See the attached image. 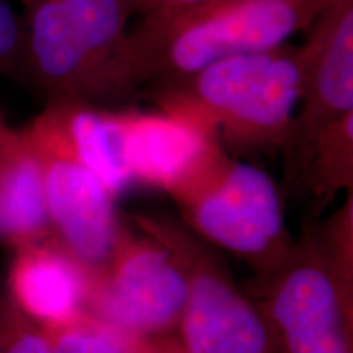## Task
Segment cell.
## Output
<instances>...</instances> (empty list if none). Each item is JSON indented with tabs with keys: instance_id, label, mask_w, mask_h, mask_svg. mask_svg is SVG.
<instances>
[{
	"instance_id": "1",
	"label": "cell",
	"mask_w": 353,
	"mask_h": 353,
	"mask_svg": "<svg viewBox=\"0 0 353 353\" xmlns=\"http://www.w3.org/2000/svg\"><path fill=\"white\" fill-rule=\"evenodd\" d=\"M334 0H208L141 17L126 33L118 97L180 81L232 56L283 46Z\"/></svg>"
},
{
	"instance_id": "2",
	"label": "cell",
	"mask_w": 353,
	"mask_h": 353,
	"mask_svg": "<svg viewBox=\"0 0 353 353\" xmlns=\"http://www.w3.org/2000/svg\"><path fill=\"white\" fill-rule=\"evenodd\" d=\"M298 48L232 56L180 81L157 85L162 113L200 128L239 151H281L296 114Z\"/></svg>"
},
{
	"instance_id": "3",
	"label": "cell",
	"mask_w": 353,
	"mask_h": 353,
	"mask_svg": "<svg viewBox=\"0 0 353 353\" xmlns=\"http://www.w3.org/2000/svg\"><path fill=\"white\" fill-rule=\"evenodd\" d=\"M23 23L25 74L50 100L118 97L130 0H32Z\"/></svg>"
},
{
	"instance_id": "4",
	"label": "cell",
	"mask_w": 353,
	"mask_h": 353,
	"mask_svg": "<svg viewBox=\"0 0 353 353\" xmlns=\"http://www.w3.org/2000/svg\"><path fill=\"white\" fill-rule=\"evenodd\" d=\"M136 229L174 254L185 278L176 337L187 353H278L257 303L237 285L216 247L185 224L156 214H134Z\"/></svg>"
},
{
	"instance_id": "5",
	"label": "cell",
	"mask_w": 353,
	"mask_h": 353,
	"mask_svg": "<svg viewBox=\"0 0 353 353\" xmlns=\"http://www.w3.org/2000/svg\"><path fill=\"white\" fill-rule=\"evenodd\" d=\"M174 201L190 231L239 257L254 275L276 268L296 242L286 226L283 196L272 176L228 152Z\"/></svg>"
},
{
	"instance_id": "6",
	"label": "cell",
	"mask_w": 353,
	"mask_h": 353,
	"mask_svg": "<svg viewBox=\"0 0 353 353\" xmlns=\"http://www.w3.org/2000/svg\"><path fill=\"white\" fill-rule=\"evenodd\" d=\"M244 290L278 353H353V278L330 263L306 228L288 257Z\"/></svg>"
},
{
	"instance_id": "7",
	"label": "cell",
	"mask_w": 353,
	"mask_h": 353,
	"mask_svg": "<svg viewBox=\"0 0 353 353\" xmlns=\"http://www.w3.org/2000/svg\"><path fill=\"white\" fill-rule=\"evenodd\" d=\"M185 293L174 254L125 224L103 267L90 272L87 311L132 335L176 334Z\"/></svg>"
},
{
	"instance_id": "8",
	"label": "cell",
	"mask_w": 353,
	"mask_h": 353,
	"mask_svg": "<svg viewBox=\"0 0 353 353\" xmlns=\"http://www.w3.org/2000/svg\"><path fill=\"white\" fill-rule=\"evenodd\" d=\"M41 169L44 203L52 237L88 272L99 270L112 254L125 224L114 196L97 176L59 144L26 126Z\"/></svg>"
},
{
	"instance_id": "9",
	"label": "cell",
	"mask_w": 353,
	"mask_h": 353,
	"mask_svg": "<svg viewBox=\"0 0 353 353\" xmlns=\"http://www.w3.org/2000/svg\"><path fill=\"white\" fill-rule=\"evenodd\" d=\"M298 48L301 88L285 161L321 130L353 113V0H334L309 26Z\"/></svg>"
},
{
	"instance_id": "10",
	"label": "cell",
	"mask_w": 353,
	"mask_h": 353,
	"mask_svg": "<svg viewBox=\"0 0 353 353\" xmlns=\"http://www.w3.org/2000/svg\"><path fill=\"white\" fill-rule=\"evenodd\" d=\"M123 159L131 183L165 190L174 198L226 154L208 132L167 113H118Z\"/></svg>"
},
{
	"instance_id": "11",
	"label": "cell",
	"mask_w": 353,
	"mask_h": 353,
	"mask_svg": "<svg viewBox=\"0 0 353 353\" xmlns=\"http://www.w3.org/2000/svg\"><path fill=\"white\" fill-rule=\"evenodd\" d=\"M13 250L7 296L25 316L51 327L87 311L90 272L54 237Z\"/></svg>"
},
{
	"instance_id": "12",
	"label": "cell",
	"mask_w": 353,
	"mask_h": 353,
	"mask_svg": "<svg viewBox=\"0 0 353 353\" xmlns=\"http://www.w3.org/2000/svg\"><path fill=\"white\" fill-rule=\"evenodd\" d=\"M28 126L77 159L114 198L131 185L118 113L103 112L87 101L50 100Z\"/></svg>"
},
{
	"instance_id": "13",
	"label": "cell",
	"mask_w": 353,
	"mask_h": 353,
	"mask_svg": "<svg viewBox=\"0 0 353 353\" xmlns=\"http://www.w3.org/2000/svg\"><path fill=\"white\" fill-rule=\"evenodd\" d=\"M52 237L41 169L23 131L0 154V244L13 249Z\"/></svg>"
},
{
	"instance_id": "14",
	"label": "cell",
	"mask_w": 353,
	"mask_h": 353,
	"mask_svg": "<svg viewBox=\"0 0 353 353\" xmlns=\"http://www.w3.org/2000/svg\"><path fill=\"white\" fill-rule=\"evenodd\" d=\"M285 187L309 198L312 219L339 193L353 192V113L325 126L286 159Z\"/></svg>"
},
{
	"instance_id": "15",
	"label": "cell",
	"mask_w": 353,
	"mask_h": 353,
	"mask_svg": "<svg viewBox=\"0 0 353 353\" xmlns=\"http://www.w3.org/2000/svg\"><path fill=\"white\" fill-rule=\"evenodd\" d=\"M43 329L52 353H130L131 334L88 311L64 324Z\"/></svg>"
},
{
	"instance_id": "16",
	"label": "cell",
	"mask_w": 353,
	"mask_h": 353,
	"mask_svg": "<svg viewBox=\"0 0 353 353\" xmlns=\"http://www.w3.org/2000/svg\"><path fill=\"white\" fill-rule=\"evenodd\" d=\"M0 353H52L41 325L25 316L8 296H0Z\"/></svg>"
},
{
	"instance_id": "17",
	"label": "cell",
	"mask_w": 353,
	"mask_h": 353,
	"mask_svg": "<svg viewBox=\"0 0 353 353\" xmlns=\"http://www.w3.org/2000/svg\"><path fill=\"white\" fill-rule=\"evenodd\" d=\"M0 72L10 77L25 74L23 21L8 0H0Z\"/></svg>"
},
{
	"instance_id": "18",
	"label": "cell",
	"mask_w": 353,
	"mask_h": 353,
	"mask_svg": "<svg viewBox=\"0 0 353 353\" xmlns=\"http://www.w3.org/2000/svg\"><path fill=\"white\" fill-rule=\"evenodd\" d=\"M130 353H187L176 334L167 335H132Z\"/></svg>"
},
{
	"instance_id": "19",
	"label": "cell",
	"mask_w": 353,
	"mask_h": 353,
	"mask_svg": "<svg viewBox=\"0 0 353 353\" xmlns=\"http://www.w3.org/2000/svg\"><path fill=\"white\" fill-rule=\"evenodd\" d=\"M208 2V0H130V10L132 13H138L141 17L154 15V13L170 12L176 8H183L195 3Z\"/></svg>"
},
{
	"instance_id": "20",
	"label": "cell",
	"mask_w": 353,
	"mask_h": 353,
	"mask_svg": "<svg viewBox=\"0 0 353 353\" xmlns=\"http://www.w3.org/2000/svg\"><path fill=\"white\" fill-rule=\"evenodd\" d=\"M15 132L17 130H13V128L8 126L7 121L0 117V154H2L3 149L7 148V144L13 139Z\"/></svg>"
},
{
	"instance_id": "21",
	"label": "cell",
	"mask_w": 353,
	"mask_h": 353,
	"mask_svg": "<svg viewBox=\"0 0 353 353\" xmlns=\"http://www.w3.org/2000/svg\"><path fill=\"white\" fill-rule=\"evenodd\" d=\"M21 2H23L25 6H26V3H30V2H32V0H21Z\"/></svg>"
}]
</instances>
